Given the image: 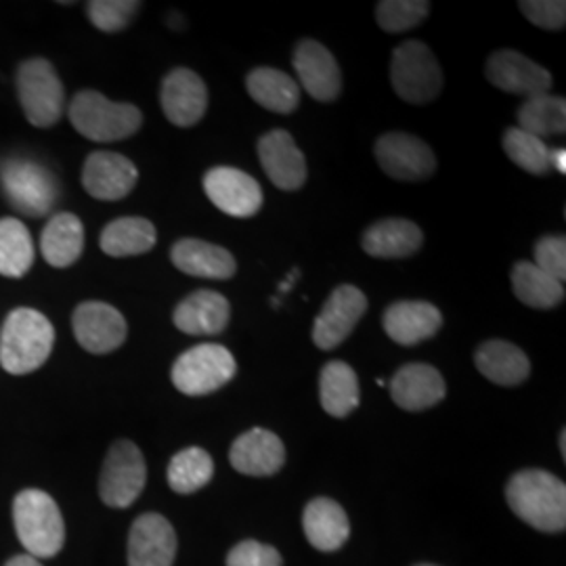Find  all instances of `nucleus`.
Segmentation results:
<instances>
[{"mask_svg":"<svg viewBox=\"0 0 566 566\" xmlns=\"http://www.w3.org/2000/svg\"><path fill=\"white\" fill-rule=\"evenodd\" d=\"M55 344V327L36 308L21 306L7 315L0 329V365L13 376H25L46 364Z\"/></svg>","mask_w":566,"mask_h":566,"instance_id":"obj_1","label":"nucleus"},{"mask_svg":"<svg viewBox=\"0 0 566 566\" xmlns=\"http://www.w3.org/2000/svg\"><path fill=\"white\" fill-rule=\"evenodd\" d=\"M507 506L526 525L560 533L566 526V485L546 470H523L506 486Z\"/></svg>","mask_w":566,"mask_h":566,"instance_id":"obj_2","label":"nucleus"},{"mask_svg":"<svg viewBox=\"0 0 566 566\" xmlns=\"http://www.w3.org/2000/svg\"><path fill=\"white\" fill-rule=\"evenodd\" d=\"M67 116L82 137L97 143L122 142L139 133L142 109L133 103L109 102L97 91H81L70 103Z\"/></svg>","mask_w":566,"mask_h":566,"instance_id":"obj_3","label":"nucleus"},{"mask_svg":"<svg viewBox=\"0 0 566 566\" xmlns=\"http://www.w3.org/2000/svg\"><path fill=\"white\" fill-rule=\"evenodd\" d=\"M13 523L21 546L34 558H51L65 542V525L55 500L39 491L25 489L13 502Z\"/></svg>","mask_w":566,"mask_h":566,"instance_id":"obj_4","label":"nucleus"},{"mask_svg":"<svg viewBox=\"0 0 566 566\" xmlns=\"http://www.w3.org/2000/svg\"><path fill=\"white\" fill-rule=\"evenodd\" d=\"M0 187L9 203L32 219L49 214L60 198L55 175L25 158H9L0 164Z\"/></svg>","mask_w":566,"mask_h":566,"instance_id":"obj_5","label":"nucleus"},{"mask_svg":"<svg viewBox=\"0 0 566 566\" xmlns=\"http://www.w3.org/2000/svg\"><path fill=\"white\" fill-rule=\"evenodd\" d=\"M390 82L403 102L422 105L439 97L443 88V72L424 42L407 41L392 53Z\"/></svg>","mask_w":566,"mask_h":566,"instance_id":"obj_6","label":"nucleus"},{"mask_svg":"<svg viewBox=\"0 0 566 566\" xmlns=\"http://www.w3.org/2000/svg\"><path fill=\"white\" fill-rule=\"evenodd\" d=\"M238 371L235 357L223 344H198L185 350L172 365L170 378L187 397L210 395L233 380Z\"/></svg>","mask_w":566,"mask_h":566,"instance_id":"obj_7","label":"nucleus"},{"mask_svg":"<svg viewBox=\"0 0 566 566\" xmlns=\"http://www.w3.org/2000/svg\"><path fill=\"white\" fill-rule=\"evenodd\" d=\"M18 95L28 122L51 128L65 112V91L51 61L32 57L18 70Z\"/></svg>","mask_w":566,"mask_h":566,"instance_id":"obj_8","label":"nucleus"},{"mask_svg":"<svg viewBox=\"0 0 566 566\" xmlns=\"http://www.w3.org/2000/svg\"><path fill=\"white\" fill-rule=\"evenodd\" d=\"M145 481L147 465L139 447L133 441H116L109 447L99 476V495L105 506L128 507L135 504Z\"/></svg>","mask_w":566,"mask_h":566,"instance_id":"obj_9","label":"nucleus"},{"mask_svg":"<svg viewBox=\"0 0 566 566\" xmlns=\"http://www.w3.org/2000/svg\"><path fill=\"white\" fill-rule=\"evenodd\" d=\"M376 160L395 181H428L437 170L434 151L409 133H386L374 147Z\"/></svg>","mask_w":566,"mask_h":566,"instance_id":"obj_10","label":"nucleus"},{"mask_svg":"<svg viewBox=\"0 0 566 566\" xmlns=\"http://www.w3.org/2000/svg\"><path fill=\"white\" fill-rule=\"evenodd\" d=\"M203 191L221 212L250 219L263 208L261 182L233 166H214L203 175Z\"/></svg>","mask_w":566,"mask_h":566,"instance_id":"obj_11","label":"nucleus"},{"mask_svg":"<svg viewBox=\"0 0 566 566\" xmlns=\"http://www.w3.org/2000/svg\"><path fill=\"white\" fill-rule=\"evenodd\" d=\"M367 311V296L359 287L344 283L325 301L315 325L313 343L322 350H334L353 334Z\"/></svg>","mask_w":566,"mask_h":566,"instance_id":"obj_12","label":"nucleus"},{"mask_svg":"<svg viewBox=\"0 0 566 566\" xmlns=\"http://www.w3.org/2000/svg\"><path fill=\"white\" fill-rule=\"evenodd\" d=\"M486 81L500 91L518 95V97H537L547 95L552 88V74L539 63L528 60L523 53L502 49L489 55L485 67Z\"/></svg>","mask_w":566,"mask_h":566,"instance_id":"obj_13","label":"nucleus"},{"mask_svg":"<svg viewBox=\"0 0 566 566\" xmlns=\"http://www.w3.org/2000/svg\"><path fill=\"white\" fill-rule=\"evenodd\" d=\"M72 327L82 348L93 355H107L120 348L128 332L120 311L99 301L78 304L72 315Z\"/></svg>","mask_w":566,"mask_h":566,"instance_id":"obj_14","label":"nucleus"},{"mask_svg":"<svg viewBox=\"0 0 566 566\" xmlns=\"http://www.w3.org/2000/svg\"><path fill=\"white\" fill-rule=\"evenodd\" d=\"M139 181V170L126 156L114 151H93L82 166V187L102 202L124 200Z\"/></svg>","mask_w":566,"mask_h":566,"instance_id":"obj_15","label":"nucleus"},{"mask_svg":"<svg viewBox=\"0 0 566 566\" xmlns=\"http://www.w3.org/2000/svg\"><path fill=\"white\" fill-rule=\"evenodd\" d=\"M294 70L298 76V86H303L315 102L338 99L343 91V74L336 57L322 42L311 39L298 42L294 49Z\"/></svg>","mask_w":566,"mask_h":566,"instance_id":"obj_16","label":"nucleus"},{"mask_svg":"<svg viewBox=\"0 0 566 566\" xmlns=\"http://www.w3.org/2000/svg\"><path fill=\"white\" fill-rule=\"evenodd\" d=\"M160 102L168 122H172L179 128L196 126L208 109L206 82L193 70L177 67L170 74H166L163 81Z\"/></svg>","mask_w":566,"mask_h":566,"instance_id":"obj_17","label":"nucleus"},{"mask_svg":"<svg viewBox=\"0 0 566 566\" xmlns=\"http://www.w3.org/2000/svg\"><path fill=\"white\" fill-rule=\"evenodd\" d=\"M177 533L163 514H142L128 535V566H172Z\"/></svg>","mask_w":566,"mask_h":566,"instance_id":"obj_18","label":"nucleus"},{"mask_svg":"<svg viewBox=\"0 0 566 566\" xmlns=\"http://www.w3.org/2000/svg\"><path fill=\"white\" fill-rule=\"evenodd\" d=\"M264 175L282 191H298L306 182V158L287 130H271L259 142Z\"/></svg>","mask_w":566,"mask_h":566,"instance_id":"obj_19","label":"nucleus"},{"mask_svg":"<svg viewBox=\"0 0 566 566\" xmlns=\"http://www.w3.org/2000/svg\"><path fill=\"white\" fill-rule=\"evenodd\" d=\"M382 327L392 343L416 346L437 336L443 327V315L434 304L426 301H399L386 308Z\"/></svg>","mask_w":566,"mask_h":566,"instance_id":"obj_20","label":"nucleus"},{"mask_svg":"<svg viewBox=\"0 0 566 566\" xmlns=\"http://www.w3.org/2000/svg\"><path fill=\"white\" fill-rule=\"evenodd\" d=\"M229 462L245 476H271L285 464V447L275 432L252 428L233 441Z\"/></svg>","mask_w":566,"mask_h":566,"instance_id":"obj_21","label":"nucleus"},{"mask_svg":"<svg viewBox=\"0 0 566 566\" xmlns=\"http://www.w3.org/2000/svg\"><path fill=\"white\" fill-rule=\"evenodd\" d=\"M441 371L428 364H407L390 380V397L405 411H424L446 399Z\"/></svg>","mask_w":566,"mask_h":566,"instance_id":"obj_22","label":"nucleus"},{"mask_svg":"<svg viewBox=\"0 0 566 566\" xmlns=\"http://www.w3.org/2000/svg\"><path fill=\"white\" fill-rule=\"evenodd\" d=\"M231 319V304L214 290H198L182 298L172 313V322L189 336L223 334Z\"/></svg>","mask_w":566,"mask_h":566,"instance_id":"obj_23","label":"nucleus"},{"mask_svg":"<svg viewBox=\"0 0 566 566\" xmlns=\"http://www.w3.org/2000/svg\"><path fill=\"white\" fill-rule=\"evenodd\" d=\"M170 261L185 275L214 282H227L238 271V263L227 248L203 240H179L170 250Z\"/></svg>","mask_w":566,"mask_h":566,"instance_id":"obj_24","label":"nucleus"},{"mask_svg":"<svg viewBox=\"0 0 566 566\" xmlns=\"http://www.w3.org/2000/svg\"><path fill=\"white\" fill-rule=\"evenodd\" d=\"M424 243L422 229L407 219H385L371 224L361 238L365 252L374 259H407Z\"/></svg>","mask_w":566,"mask_h":566,"instance_id":"obj_25","label":"nucleus"},{"mask_svg":"<svg viewBox=\"0 0 566 566\" xmlns=\"http://www.w3.org/2000/svg\"><path fill=\"white\" fill-rule=\"evenodd\" d=\"M303 528L308 544L319 552H336L350 535V523L340 504L329 497H317L306 504Z\"/></svg>","mask_w":566,"mask_h":566,"instance_id":"obj_26","label":"nucleus"},{"mask_svg":"<svg viewBox=\"0 0 566 566\" xmlns=\"http://www.w3.org/2000/svg\"><path fill=\"white\" fill-rule=\"evenodd\" d=\"M44 261L55 269H67L84 252V224L72 212H57L44 224L41 235Z\"/></svg>","mask_w":566,"mask_h":566,"instance_id":"obj_27","label":"nucleus"},{"mask_svg":"<svg viewBox=\"0 0 566 566\" xmlns=\"http://www.w3.org/2000/svg\"><path fill=\"white\" fill-rule=\"evenodd\" d=\"M474 364L493 385H523L531 374L525 350L506 340H486L481 344L474 355Z\"/></svg>","mask_w":566,"mask_h":566,"instance_id":"obj_28","label":"nucleus"},{"mask_svg":"<svg viewBox=\"0 0 566 566\" xmlns=\"http://www.w3.org/2000/svg\"><path fill=\"white\" fill-rule=\"evenodd\" d=\"M250 97L275 114H294L301 105V86L292 76L275 67H256L248 74Z\"/></svg>","mask_w":566,"mask_h":566,"instance_id":"obj_29","label":"nucleus"},{"mask_svg":"<svg viewBox=\"0 0 566 566\" xmlns=\"http://www.w3.org/2000/svg\"><path fill=\"white\" fill-rule=\"evenodd\" d=\"M319 401L332 418H346L359 403L357 371L344 361H329L319 374Z\"/></svg>","mask_w":566,"mask_h":566,"instance_id":"obj_30","label":"nucleus"},{"mask_svg":"<svg viewBox=\"0 0 566 566\" xmlns=\"http://www.w3.org/2000/svg\"><path fill=\"white\" fill-rule=\"evenodd\" d=\"M158 242V233L151 221L143 217H122L105 224L99 245L107 256L124 259L149 252Z\"/></svg>","mask_w":566,"mask_h":566,"instance_id":"obj_31","label":"nucleus"},{"mask_svg":"<svg viewBox=\"0 0 566 566\" xmlns=\"http://www.w3.org/2000/svg\"><path fill=\"white\" fill-rule=\"evenodd\" d=\"M512 287L521 303L547 311L565 303V283L549 277L531 261H518L512 269Z\"/></svg>","mask_w":566,"mask_h":566,"instance_id":"obj_32","label":"nucleus"},{"mask_svg":"<svg viewBox=\"0 0 566 566\" xmlns=\"http://www.w3.org/2000/svg\"><path fill=\"white\" fill-rule=\"evenodd\" d=\"M34 242L18 219H0V275L20 280L34 264Z\"/></svg>","mask_w":566,"mask_h":566,"instance_id":"obj_33","label":"nucleus"},{"mask_svg":"<svg viewBox=\"0 0 566 566\" xmlns=\"http://www.w3.org/2000/svg\"><path fill=\"white\" fill-rule=\"evenodd\" d=\"M518 128L533 137L546 139L566 133V102L565 97L556 95H537L525 99L518 107Z\"/></svg>","mask_w":566,"mask_h":566,"instance_id":"obj_34","label":"nucleus"},{"mask_svg":"<svg viewBox=\"0 0 566 566\" xmlns=\"http://www.w3.org/2000/svg\"><path fill=\"white\" fill-rule=\"evenodd\" d=\"M214 462L202 447H187L168 464V485L175 493L189 495L212 481Z\"/></svg>","mask_w":566,"mask_h":566,"instance_id":"obj_35","label":"nucleus"},{"mask_svg":"<svg viewBox=\"0 0 566 566\" xmlns=\"http://www.w3.org/2000/svg\"><path fill=\"white\" fill-rule=\"evenodd\" d=\"M502 145L507 158L528 175L546 177L552 170V149L547 147V143L521 130L518 126L507 128Z\"/></svg>","mask_w":566,"mask_h":566,"instance_id":"obj_36","label":"nucleus"},{"mask_svg":"<svg viewBox=\"0 0 566 566\" xmlns=\"http://www.w3.org/2000/svg\"><path fill=\"white\" fill-rule=\"evenodd\" d=\"M430 13V2L426 0H382L376 4L378 25L390 32L401 34L418 28Z\"/></svg>","mask_w":566,"mask_h":566,"instance_id":"obj_37","label":"nucleus"},{"mask_svg":"<svg viewBox=\"0 0 566 566\" xmlns=\"http://www.w3.org/2000/svg\"><path fill=\"white\" fill-rule=\"evenodd\" d=\"M139 9L142 2L135 0H93L86 4V15L97 30L116 34L128 28V23L135 20Z\"/></svg>","mask_w":566,"mask_h":566,"instance_id":"obj_38","label":"nucleus"},{"mask_svg":"<svg viewBox=\"0 0 566 566\" xmlns=\"http://www.w3.org/2000/svg\"><path fill=\"white\" fill-rule=\"evenodd\" d=\"M549 277L565 283L566 280V240L565 235H546L535 243V261Z\"/></svg>","mask_w":566,"mask_h":566,"instance_id":"obj_39","label":"nucleus"},{"mask_svg":"<svg viewBox=\"0 0 566 566\" xmlns=\"http://www.w3.org/2000/svg\"><path fill=\"white\" fill-rule=\"evenodd\" d=\"M518 7L533 25L549 32L565 30L566 2L563 0H523Z\"/></svg>","mask_w":566,"mask_h":566,"instance_id":"obj_40","label":"nucleus"},{"mask_svg":"<svg viewBox=\"0 0 566 566\" xmlns=\"http://www.w3.org/2000/svg\"><path fill=\"white\" fill-rule=\"evenodd\" d=\"M282 556L275 547L259 542H242L227 556V566H282Z\"/></svg>","mask_w":566,"mask_h":566,"instance_id":"obj_41","label":"nucleus"},{"mask_svg":"<svg viewBox=\"0 0 566 566\" xmlns=\"http://www.w3.org/2000/svg\"><path fill=\"white\" fill-rule=\"evenodd\" d=\"M558 170L560 175H565L566 172V151L560 147V149H552V170Z\"/></svg>","mask_w":566,"mask_h":566,"instance_id":"obj_42","label":"nucleus"},{"mask_svg":"<svg viewBox=\"0 0 566 566\" xmlns=\"http://www.w3.org/2000/svg\"><path fill=\"white\" fill-rule=\"evenodd\" d=\"M4 566H42L39 563V558H34V556H30V554H23V556H15V558H11L9 563Z\"/></svg>","mask_w":566,"mask_h":566,"instance_id":"obj_43","label":"nucleus"},{"mask_svg":"<svg viewBox=\"0 0 566 566\" xmlns=\"http://www.w3.org/2000/svg\"><path fill=\"white\" fill-rule=\"evenodd\" d=\"M560 451H563V458L566 455V430L560 432Z\"/></svg>","mask_w":566,"mask_h":566,"instance_id":"obj_44","label":"nucleus"},{"mask_svg":"<svg viewBox=\"0 0 566 566\" xmlns=\"http://www.w3.org/2000/svg\"><path fill=\"white\" fill-rule=\"evenodd\" d=\"M418 566H434V565H418Z\"/></svg>","mask_w":566,"mask_h":566,"instance_id":"obj_45","label":"nucleus"}]
</instances>
